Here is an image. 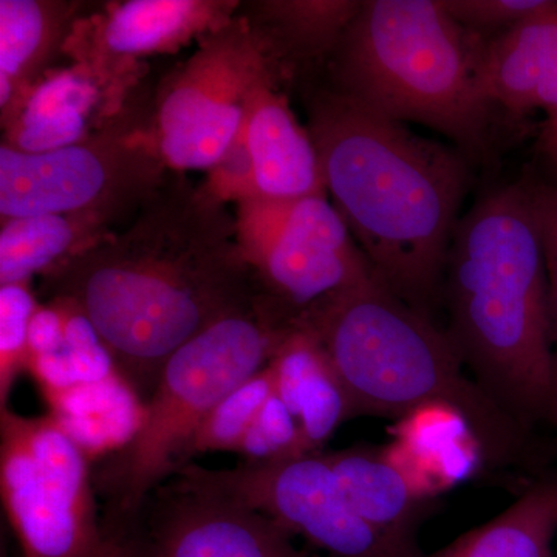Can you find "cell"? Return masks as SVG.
Masks as SVG:
<instances>
[{"instance_id":"cell-1","label":"cell","mask_w":557,"mask_h":557,"mask_svg":"<svg viewBox=\"0 0 557 557\" xmlns=\"http://www.w3.org/2000/svg\"><path fill=\"white\" fill-rule=\"evenodd\" d=\"M51 302L90 322L116 375L143 401L172 355L260 289L236 218L209 186L164 182L129 226L44 276Z\"/></svg>"},{"instance_id":"cell-2","label":"cell","mask_w":557,"mask_h":557,"mask_svg":"<svg viewBox=\"0 0 557 557\" xmlns=\"http://www.w3.org/2000/svg\"><path fill=\"white\" fill-rule=\"evenodd\" d=\"M307 110L325 193L373 273L432 318L467 196V156L333 86L313 91Z\"/></svg>"},{"instance_id":"cell-3","label":"cell","mask_w":557,"mask_h":557,"mask_svg":"<svg viewBox=\"0 0 557 557\" xmlns=\"http://www.w3.org/2000/svg\"><path fill=\"white\" fill-rule=\"evenodd\" d=\"M545 197L518 182L480 199L458 222L443 284L445 332L469 375L528 431L549 420L555 383Z\"/></svg>"},{"instance_id":"cell-4","label":"cell","mask_w":557,"mask_h":557,"mask_svg":"<svg viewBox=\"0 0 557 557\" xmlns=\"http://www.w3.org/2000/svg\"><path fill=\"white\" fill-rule=\"evenodd\" d=\"M327 357L350 417L403 418L431 405L457 409L485 450L487 467L525 457L528 429L486 394L434 319L373 276L333 293L293 319Z\"/></svg>"},{"instance_id":"cell-5","label":"cell","mask_w":557,"mask_h":557,"mask_svg":"<svg viewBox=\"0 0 557 557\" xmlns=\"http://www.w3.org/2000/svg\"><path fill=\"white\" fill-rule=\"evenodd\" d=\"M474 33L443 0H369L332 54L333 87L399 123L445 135L465 156L485 149L493 109L478 83Z\"/></svg>"},{"instance_id":"cell-6","label":"cell","mask_w":557,"mask_h":557,"mask_svg":"<svg viewBox=\"0 0 557 557\" xmlns=\"http://www.w3.org/2000/svg\"><path fill=\"white\" fill-rule=\"evenodd\" d=\"M293 322L262 293L172 355L134 434L98 469L108 522H132L168 475L188 465L190 443L220 403L270 364Z\"/></svg>"},{"instance_id":"cell-7","label":"cell","mask_w":557,"mask_h":557,"mask_svg":"<svg viewBox=\"0 0 557 557\" xmlns=\"http://www.w3.org/2000/svg\"><path fill=\"white\" fill-rule=\"evenodd\" d=\"M149 121L126 110L108 127L76 145L28 153L0 146V215L3 220L90 214L109 223L135 214L164 183Z\"/></svg>"},{"instance_id":"cell-8","label":"cell","mask_w":557,"mask_h":557,"mask_svg":"<svg viewBox=\"0 0 557 557\" xmlns=\"http://www.w3.org/2000/svg\"><path fill=\"white\" fill-rule=\"evenodd\" d=\"M200 44L164 81L149 121L153 148L171 170L219 166L239 143L260 87L282 75L245 17H233Z\"/></svg>"},{"instance_id":"cell-9","label":"cell","mask_w":557,"mask_h":557,"mask_svg":"<svg viewBox=\"0 0 557 557\" xmlns=\"http://www.w3.org/2000/svg\"><path fill=\"white\" fill-rule=\"evenodd\" d=\"M0 496L24 557H94L104 539L89 456L57 416L0 409Z\"/></svg>"},{"instance_id":"cell-10","label":"cell","mask_w":557,"mask_h":557,"mask_svg":"<svg viewBox=\"0 0 557 557\" xmlns=\"http://www.w3.org/2000/svg\"><path fill=\"white\" fill-rule=\"evenodd\" d=\"M236 225L260 293L292 322L319 300L375 276L325 194L244 197Z\"/></svg>"},{"instance_id":"cell-11","label":"cell","mask_w":557,"mask_h":557,"mask_svg":"<svg viewBox=\"0 0 557 557\" xmlns=\"http://www.w3.org/2000/svg\"><path fill=\"white\" fill-rule=\"evenodd\" d=\"M175 479L256 509L332 557H405L413 553L359 518L338 474L321 453L284 460H244L233 469L188 463Z\"/></svg>"},{"instance_id":"cell-12","label":"cell","mask_w":557,"mask_h":557,"mask_svg":"<svg viewBox=\"0 0 557 557\" xmlns=\"http://www.w3.org/2000/svg\"><path fill=\"white\" fill-rule=\"evenodd\" d=\"M141 516L159 557H322L269 516L177 479L153 493Z\"/></svg>"},{"instance_id":"cell-13","label":"cell","mask_w":557,"mask_h":557,"mask_svg":"<svg viewBox=\"0 0 557 557\" xmlns=\"http://www.w3.org/2000/svg\"><path fill=\"white\" fill-rule=\"evenodd\" d=\"M228 2L129 0L72 27L65 44L81 64L115 83L131 84L139 58L168 53L209 35L231 17Z\"/></svg>"},{"instance_id":"cell-14","label":"cell","mask_w":557,"mask_h":557,"mask_svg":"<svg viewBox=\"0 0 557 557\" xmlns=\"http://www.w3.org/2000/svg\"><path fill=\"white\" fill-rule=\"evenodd\" d=\"M131 84L115 83L87 65L51 73L22 95L9 115L5 145L22 152H50L90 138L124 110Z\"/></svg>"},{"instance_id":"cell-15","label":"cell","mask_w":557,"mask_h":557,"mask_svg":"<svg viewBox=\"0 0 557 557\" xmlns=\"http://www.w3.org/2000/svg\"><path fill=\"white\" fill-rule=\"evenodd\" d=\"M278 78L260 87L242 134L252 190L270 199L327 196L313 139L278 89Z\"/></svg>"},{"instance_id":"cell-16","label":"cell","mask_w":557,"mask_h":557,"mask_svg":"<svg viewBox=\"0 0 557 557\" xmlns=\"http://www.w3.org/2000/svg\"><path fill=\"white\" fill-rule=\"evenodd\" d=\"M557 58V0L548 10L480 46L478 83L491 109L509 115L534 110Z\"/></svg>"},{"instance_id":"cell-17","label":"cell","mask_w":557,"mask_h":557,"mask_svg":"<svg viewBox=\"0 0 557 557\" xmlns=\"http://www.w3.org/2000/svg\"><path fill=\"white\" fill-rule=\"evenodd\" d=\"M324 456L359 518L399 547L417 552V528L431 500L387 460L383 448L351 446Z\"/></svg>"},{"instance_id":"cell-18","label":"cell","mask_w":557,"mask_h":557,"mask_svg":"<svg viewBox=\"0 0 557 557\" xmlns=\"http://www.w3.org/2000/svg\"><path fill=\"white\" fill-rule=\"evenodd\" d=\"M269 366L274 394L295 417L304 449L318 454L333 432L351 418L338 376L317 341L298 327L293 329Z\"/></svg>"},{"instance_id":"cell-19","label":"cell","mask_w":557,"mask_h":557,"mask_svg":"<svg viewBox=\"0 0 557 557\" xmlns=\"http://www.w3.org/2000/svg\"><path fill=\"white\" fill-rule=\"evenodd\" d=\"M108 220L90 214H51L3 220L0 285L30 284L110 234Z\"/></svg>"},{"instance_id":"cell-20","label":"cell","mask_w":557,"mask_h":557,"mask_svg":"<svg viewBox=\"0 0 557 557\" xmlns=\"http://www.w3.org/2000/svg\"><path fill=\"white\" fill-rule=\"evenodd\" d=\"M557 480L537 483L511 507L438 552L405 557H555Z\"/></svg>"},{"instance_id":"cell-21","label":"cell","mask_w":557,"mask_h":557,"mask_svg":"<svg viewBox=\"0 0 557 557\" xmlns=\"http://www.w3.org/2000/svg\"><path fill=\"white\" fill-rule=\"evenodd\" d=\"M359 7L351 0L262 2L252 9L256 16L245 20L282 65L332 58Z\"/></svg>"},{"instance_id":"cell-22","label":"cell","mask_w":557,"mask_h":557,"mask_svg":"<svg viewBox=\"0 0 557 557\" xmlns=\"http://www.w3.org/2000/svg\"><path fill=\"white\" fill-rule=\"evenodd\" d=\"M70 16V7L61 3L0 2V106L3 119L36 83V73L61 42Z\"/></svg>"},{"instance_id":"cell-23","label":"cell","mask_w":557,"mask_h":557,"mask_svg":"<svg viewBox=\"0 0 557 557\" xmlns=\"http://www.w3.org/2000/svg\"><path fill=\"white\" fill-rule=\"evenodd\" d=\"M274 395L273 372L270 366L245 381L214 409L190 443L188 461L193 456L208 453H237L255 423L260 410Z\"/></svg>"},{"instance_id":"cell-24","label":"cell","mask_w":557,"mask_h":557,"mask_svg":"<svg viewBox=\"0 0 557 557\" xmlns=\"http://www.w3.org/2000/svg\"><path fill=\"white\" fill-rule=\"evenodd\" d=\"M38 309L30 284L0 285V409L30 364V327Z\"/></svg>"},{"instance_id":"cell-25","label":"cell","mask_w":557,"mask_h":557,"mask_svg":"<svg viewBox=\"0 0 557 557\" xmlns=\"http://www.w3.org/2000/svg\"><path fill=\"white\" fill-rule=\"evenodd\" d=\"M236 454L247 461L307 456L295 417L276 394L260 410Z\"/></svg>"},{"instance_id":"cell-26","label":"cell","mask_w":557,"mask_h":557,"mask_svg":"<svg viewBox=\"0 0 557 557\" xmlns=\"http://www.w3.org/2000/svg\"><path fill=\"white\" fill-rule=\"evenodd\" d=\"M556 0H443L449 16L465 30L500 33L548 10Z\"/></svg>"},{"instance_id":"cell-27","label":"cell","mask_w":557,"mask_h":557,"mask_svg":"<svg viewBox=\"0 0 557 557\" xmlns=\"http://www.w3.org/2000/svg\"><path fill=\"white\" fill-rule=\"evenodd\" d=\"M104 539L94 557H159L145 519L104 522Z\"/></svg>"},{"instance_id":"cell-28","label":"cell","mask_w":557,"mask_h":557,"mask_svg":"<svg viewBox=\"0 0 557 557\" xmlns=\"http://www.w3.org/2000/svg\"><path fill=\"white\" fill-rule=\"evenodd\" d=\"M544 249L545 262H547L553 341L557 344V196L548 190L544 208Z\"/></svg>"},{"instance_id":"cell-29","label":"cell","mask_w":557,"mask_h":557,"mask_svg":"<svg viewBox=\"0 0 557 557\" xmlns=\"http://www.w3.org/2000/svg\"><path fill=\"white\" fill-rule=\"evenodd\" d=\"M536 109L545 110L547 115L557 112V58L539 90L536 106H534V110Z\"/></svg>"},{"instance_id":"cell-30","label":"cell","mask_w":557,"mask_h":557,"mask_svg":"<svg viewBox=\"0 0 557 557\" xmlns=\"http://www.w3.org/2000/svg\"><path fill=\"white\" fill-rule=\"evenodd\" d=\"M542 145L549 156L557 160V112L548 115L544 132H542Z\"/></svg>"},{"instance_id":"cell-31","label":"cell","mask_w":557,"mask_h":557,"mask_svg":"<svg viewBox=\"0 0 557 557\" xmlns=\"http://www.w3.org/2000/svg\"><path fill=\"white\" fill-rule=\"evenodd\" d=\"M549 420L557 421V384L553 387L552 409H549Z\"/></svg>"},{"instance_id":"cell-32","label":"cell","mask_w":557,"mask_h":557,"mask_svg":"<svg viewBox=\"0 0 557 557\" xmlns=\"http://www.w3.org/2000/svg\"><path fill=\"white\" fill-rule=\"evenodd\" d=\"M557 384V351H555V383H553V387Z\"/></svg>"},{"instance_id":"cell-33","label":"cell","mask_w":557,"mask_h":557,"mask_svg":"<svg viewBox=\"0 0 557 557\" xmlns=\"http://www.w3.org/2000/svg\"><path fill=\"white\" fill-rule=\"evenodd\" d=\"M2 557H7L5 552H2Z\"/></svg>"}]
</instances>
